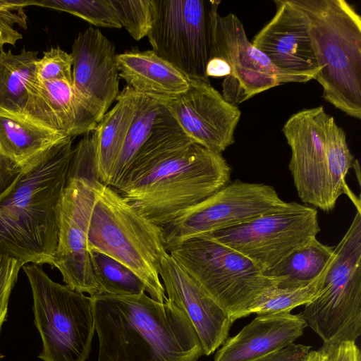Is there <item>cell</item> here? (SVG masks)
Wrapping results in <instances>:
<instances>
[{
    "label": "cell",
    "mask_w": 361,
    "mask_h": 361,
    "mask_svg": "<svg viewBox=\"0 0 361 361\" xmlns=\"http://www.w3.org/2000/svg\"><path fill=\"white\" fill-rule=\"evenodd\" d=\"M221 154L194 142L166 109L114 188L163 226L230 183Z\"/></svg>",
    "instance_id": "6da1fadb"
},
{
    "label": "cell",
    "mask_w": 361,
    "mask_h": 361,
    "mask_svg": "<svg viewBox=\"0 0 361 361\" xmlns=\"http://www.w3.org/2000/svg\"><path fill=\"white\" fill-rule=\"evenodd\" d=\"M90 297L97 361H197L203 355L187 314L168 299L160 302L145 292Z\"/></svg>",
    "instance_id": "7a4b0ae2"
},
{
    "label": "cell",
    "mask_w": 361,
    "mask_h": 361,
    "mask_svg": "<svg viewBox=\"0 0 361 361\" xmlns=\"http://www.w3.org/2000/svg\"><path fill=\"white\" fill-rule=\"evenodd\" d=\"M72 151L68 136L23 167L0 195V254L53 267Z\"/></svg>",
    "instance_id": "3957f363"
},
{
    "label": "cell",
    "mask_w": 361,
    "mask_h": 361,
    "mask_svg": "<svg viewBox=\"0 0 361 361\" xmlns=\"http://www.w3.org/2000/svg\"><path fill=\"white\" fill-rule=\"evenodd\" d=\"M310 21L322 97L361 118V17L345 0H289Z\"/></svg>",
    "instance_id": "277c9868"
},
{
    "label": "cell",
    "mask_w": 361,
    "mask_h": 361,
    "mask_svg": "<svg viewBox=\"0 0 361 361\" xmlns=\"http://www.w3.org/2000/svg\"><path fill=\"white\" fill-rule=\"evenodd\" d=\"M88 249L101 252L131 269L152 299L167 300L159 271L167 252L162 231L109 185L95 180L88 228Z\"/></svg>",
    "instance_id": "5b68a950"
},
{
    "label": "cell",
    "mask_w": 361,
    "mask_h": 361,
    "mask_svg": "<svg viewBox=\"0 0 361 361\" xmlns=\"http://www.w3.org/2000/svg\"><path fill=\"white\" fill-rule=\"evenodd\" d=\"M167 252L233 322L250 315L259 297L274 286L253 262L209 236L191 238Z\"/></svg>",
    "instance_id": "8992f818"
},
{
    "label": "cell",
    "mask_w": 361,
    "mask_h": 361,
    "mask_svg": "<svg viewBox=\"0 0 361 361\" xmlns=\"http://www.w3.org/2000/svg\"><path fill=\"white\" fill-rule=\"evenodd\" d=\"M302 317L324 344L355 342L361 334V212L334 247L319 295Z\"/></svg>",
    "instance_id": "52a82bcc"
},
{
    "label": "cell",
    "mask_w": 361,
    "mask_h": 361,
    "mask_svg": "<svg viewBox=\"0 0 361 361\" xmlns=\"http://www.w3.org/2000/svg\"><path fill=\"white\" fill-rule=\"evenodd\" d=\"M32 290L43 361H86L95 331L91 297L51 280L41 266L23 265Z\"/></svg>",
    "instance_id": "ba28073f"
},
{
    "label": "cell",
    "mask_w": 361,
    "mask_h": 361,
    "mask_svg": "<svg viewBox=\"0 0 361 361\" xmlns=\"http://www.w3.org/2000/svg\"><path fill=\"white\" fill-rule=\"evenodd\" d=\"M152 50L189 79L209 80L219 0H152Z\"/></svg>",
    "instance_id": "9c48e42d"
},
{
    "label": "cell",
    "mask_w": 361,
    "mask_h": 361,
    "mask_svg": "<svg viewBox=\"0 0 361 361\" xmlns=\"http://www.w3.org/2000/svg\"><path fill=\"white\" fill-rule=\"evenodd\" d=\"M295 204L284 202L271 185L235 180L161 227L166 252L191 238L290 209Z\"/></svg>",
    "instance_id": "30bf717a"
},
{
    "label": "cell",
    "mask_w": 361,
    "mask_h": 361,
    "mask_svg": "<svg viewBox=\"0 0 361 361\" xmlns=\"http://www.w3.org/2000/svg\"><path fill=\"white\" fill-rule=\"evenodd\" d=\"M319 231L317 209L296 202L205 236L244 255L264 274Z\"/></svg>",
    "instance_id": "8fae6325"
},
{
    "label": "cell",
    "mask_w": 361,
    "mask_h": 361,
    "mask_svg": "<svg viewBox=\"0 0 361 361\" xmlns=\"http://www.w3.org/2000/svg\"><path fill=\"white\" fill-rule=\"evenodd\" d=\"M96 179L67 176L60 209L59 232L53 267L71 289L99 294L88 249V228Z\"/></svg>",
    "instance_id": "7c38bea8"
},
{
    "label": "cell",
    "mask_w": 361,
    "mask_h": 361,
    "mask_svg": "<svg viewBox=\"0 0 361 361\" xmlns=\"http://www.w3.org/2000/svg\"><path fill=\"white\" fill-rule=\"evenodd\" d=\"M212 57L225 60L231 67L222 82V96L235 106L281 84L307 82L274 66L248 40L242 23L231 13L217 16Z\"/></svg>",
    "instance_id": "4fadbf2b"
},
{
    "label": "cell",
    "mask_w": 361,
    "mask_h": 361,
    "mask_svg": "<svg viewBox=\"0 0 361 361\" xmlns=\"http://www.w3.org/2000/svg\"><path fill=\"white\" fill-rule=\"evenodd\" d=\"M329 115L322 106L302 109L284 123L291 149L288 165L300 200L324 212L334 209L326 165L325 133Z\"/></svg>",
    "instance_id": "5bb4252c"
},
{
    "label": "cell",
    "mask_w": 361,
    "mask_h": 361,
    "mask_svg": "<svg viewBox=\"0 0 361 361\" xmlns=\"http://www.w3.org/2000/svg\"><path fill=\"white\" fill-rule=\"evenodd\" d=\"M156 99L194 142L219 154L234 142V131L241 111L226 102L209 80L189 79L185 92Z\"/></svg>",
    "instance_id": "9a60e30c"
},
{
    "label": "cell",
    "mask_w": 361,
    "mask_h": 361,
    "mask_svg": "<svg viewBox=\"0 0 361 361\" xmlns=\"http://www.w3.org/2000/svg\"><path fill=\"white\" fill-rule=\"evenodd\" d=\"M272 19L253 37L252 44L285 73L307 82L320 68L310 35V21L289 0H275Z\"/></svg>",
    "instance_id": "2e32d148"
},
{
    "label": "cell",
    "mask_w": 361,
    "mask_h": 361,
    "mask_svg": "<svg viewBox=\"0 0 361 361\" xmlns=\"http://www.w3.org/2000/svg\"><path fill=\"white\" fill-rule=\"evenodd\" d=\"M73 87L102 121L119 94L116 48L98 29L90 27L72 45Z\"/></svg>",
    "instance_id": "e0dca14e"
},
{
    "label": "cell",
    "mask_w": 361,
    "mask_h": 361,
    "mask_svg": "<svg viewBox=\"0 0 361 361\" xmlns=\"http://www.w3.org/2000/svg\"><path fill=\"white\" fill-rule=\"evenodd\" d=\"M159 276L167 299L193 324L203 355L214 353L228 338L233 322L228 314L168 252L162 257Z\"/></svg>",
    "instance_id": "ac0fdd59"
},
{
    "label": "cell",
    "mask_w": 361,
    "mask_h": 361,
    "mask_svg": "<svg viewBox=\"0 0 361 361\" xmlns=\"http://www.w3.org/2000/svg\"><path fill=\"white\" fill-rule=\"evenodd\" d=\"M23 116L69 137L92 132L99 120L63 80L32 84Z\"/></svg>",
    "instance_id": "d6986e66"
},
{
    "label": "cell",
    "mask_w": 361,
    "mask_h": 361,
    "mask_svg": "<svg viewBox=\"0 0 361 361\" xmlns=\"http://www.w3.org/2000/svg\"><path fill=\"white\" fill-rule=\"evenodd\" d=\"M301 313L257 315L235 336L228 338L214 361H251L282 349L300 337L307 326Z\"/></svg>",
    "instance_id": "ffe728a7"
},
{
    "label": "cell",
    "mask_w": 361,
    "mask_h": 361,
    "mask_svg": "<svg viewBox=\"0 0 361 361\" xmlns=\"http://www.w3.org/2000/svg\"><path fill=\"white\" fill-rule=\"evenodd\" d=\"M116 61L127 86L154 99L176 97L189 87V78L153 50L126 51Z\"/></svg>",
    "instance_id": "44dd1931"
},
{
    "label": "cell",
    "mask_w": 361,
    "mask_h": 361,
    "mask_svg": "<svg viewBox=\"0 0 361 361\" xmlns=\"http://www.w3.org/2000/svg\"><path fill=\"white\" fill-rule=\"evenodd\" d=\"M138 92L125 87L115 106L103 116L92 131L95 139L94 174L99 183L108 185L111 173L121 151L135 116Z\"/></svg>",
    "instance_id": "7402d4cb"
},
{
    "label": "cell",
    "mask_w": 361,
    "mask_h": 361,
    "mask_svg": "<svg viewBox=\"0 0 361 361\" xmlns=\"http://www.w3.org/2000/svg\"><path fill=\"white\" fill-rule=\"evenodd\" d=\"M66 137L25 116L0 111V152L21 169Z\"/></svg>",
    "instance_id": "603a6c76"
},
{
    "label": "cell",
    "mask_w": 361,
    "mask_h": 361,
    "mask_svg": "<svg viewBox=\"0 0 361 361\" xmlns=\"http://www.w3.org/2000/svg\"><path fill=\"white\" fill-rule=\"evenodd\" d=\"M38 51L14 54L0 50V111L23 116L30 88L37 79Z\"/></svg>",
    "instance_id": "cb8c5ba5"
},
{
    "label": "cell",
    "mask_w": 361,
    "mask_h": 361,
    "mask_svg": "<svg viewBox=\"0 0 361 361\" xmlns=\"http://www.w3.org/2000/svg\"><path fill=\"white\" fill-rule=\"evenodd\" d=\"M334 247L322 244L317 238L298 247L276 266L264 272L274 286L281 288L306 286L326 269Z\"/></svg>",
    "instance_id": "d4e9b609"
},
{
    "label": "cell",
    "mask_w": 361,
    "mask_h": 361,
    "mask_svg": "<svg viewBox=\"0 0 361 361\" xmlns=\"http://www.w3.org/2000/svg\"><path fill=\"white\" fill-rule=\"evenodd\" d=\"M165 111L159 100L138 92L135 116L111 173L109 186L114 188L119 180Z\"/></svg>",
    "instance_id": "484cf974"
},
{
    "label": "cell",
    "mask_w": 361,
    "mask_h": 361,
    "mask_svg": "<svg viewBox=\"0 0 361 361\" xmlns=\"http://www.w3.org/2000/svg\"><path fill=\"white\" fill-rule=\"evenodd\" d=\"M90 252L99 294L133 295L146 292L141 279L126 265L101 252Z\"/></svg>",
    "instance_id": "4316f807"
},
{
    "label": "cell",
    "mask_w": 361,
    "mask_h": 361,
    "mask_svg": "<svg viewBox=\"0 0 361 361\" xmlns=\"http://www.w3.org/2000/svg\"><path fill=\"white\" fill-rule=\"evenodd\" d=\"M326 165L334 200L336 202L343 194H351L345 177L353 164L354 157L346 142L343 130L329 116L325 133ZM353 195V194H351Z\"/></svg>",
    "instance_id": "83f0119b"
},
{
    "label": "cell",
    "mask_w": 361,
    "mask_h": 361,
    "mask_svg": "<svg viewBox=\"0 0 361 361\" xmlns=\"http://www.w3.org/2000/svg\"><path fill=\"white\" fill-rule=\"evenodd\" d=\"M327 267L318 278L306 286L289 288L269 287L251 308L250 314L290 312L298 306L309 303L319 295Z\"/></svg>",
    "instance_id": "f1b7e54d"
},
{
    "label": "cell",
    "mask_w": 361,
    "mask_h": 361,
    "mask_svg": "<svg viewBox=\"0 0 361 361\" xmlns=\"http://www.w3.org/2000/svg\"><path fill=\"white\" fill-rule=\"evenodd\" d=\"M33 6L69 13L97 27L122 28L110 0H33Z\"/></svg>",
    "instance_id": "f546056e"
},
{
    "label": "cell",
    "mask_w": 361,
    "mask_h": 361,
    "mask_svg": "<svg viewBox=\"0 0 361 361\" xmlns=\"http://www.w3.org/2000/svg\"><path fill=\"white\" fill-rule=\"evenodd\" d=\"M122 27L136 41L147 37L153 22L152 0H110Z\"/></svg>",
    "instance_id": "4dcf8cb0"
},
{
    "label": "cell",
    "mask_w": 361,
    "mask_h": 361,
    "mask_svg": "<svg viewBox=\"0 0 361 361\" xmlns=\"http://www.w3.org/2000/svg\"><path fill=\"white\" fill-rule=\"evenodd\" d=\"M27 6H33V0H0V50L6 44L15 46L23 38L14 25L27 28V16L23 8Z\"/></svg>",
    "instance_id": "1f68e13d"
},
{
    "label": "cell",
    "mask_w": 361,
    "mask_h": 361,
    "mask_svg": "<svg viewBox=\"0 0 361 361\" xmlns=\"http://www.w3.org/2000/svg\"><path fill=\"white\" fill-rule=\"evenodd\" d=\"M73 60L59 47L51 48L44 51L36 62V77L39 81L66 80L73 84Z\"/></svg>",
    "instance_id": "d6a6232c"
},
{
    "label": "cell",
    "mask_w": 361,
    "mask_h": 361,
    "mask_svg": "<svg viewBox=\"0 0 361 361\" xmlns=\"http://www.w3.org/2000/svg\"><path fill=\"white\" fill-rule=\"evenodd\" d=\"M23 265L19 260L0 254V331L6 319L11 291Z\"/></svg>",
    "instance_id": "836d02e7"
},
{
    "label": "cell",
    "mask_w": 361,
    "mask_h": 361,
    "mask_svg": "<svg viewBox=\"0 0 361 361\" xmlns=\"http://www.w3.org/2000/svg\"><path fill=\"white\" fill-rule=\"evenodd\" d=\"M319 351L320 361H361L360 350L355 342L323 344Z\"/></svg>",
    "instance_id": "e575fe53"
},
{
    "label": "cell",
    "mask_w": 361,
    "mask_h": 361,
    "mask_svg": "<svg viewBox=\"0 0 361 361\" xmlns=\"http://www.w3.org/2000/svg\"><path fill=\"white\" fill-rule=\"evenodd\" d=\"M21 170L0 152V195L14 183Z\"/></svg>",
    "instance_id": "d590c367"
},
{
    "label": "cell",
    "mask_w": 361,
    "mask_h": 361,
    "mask_svg": "<svg viewBox=\"0 0 361 361\" xmlns=\"http://www.w3.org/2000/svg\"><path fill=\"white\" fill-rule=\"evenodd\" d=\"M231 72L229 64L219 57H212L206 68V74L209 77H226Z\"/></svg>",
    "instance_id": "8d00e7d4"
},
{
    "label": "cell",
    "mask_w": 361,
    "mask_h": 361,
    "mask_svg": "<svg viewBox=\"0 0 361 361\" xmlns=\"http://www.w3.org/2000/svg\"><path fill=\"white\" fill-rule=\"evenodd\" d=\"M305 361H320V353L318 350H311Z\"/></svg>",
    "instance_id": "74e56055"
}]
</instances>
